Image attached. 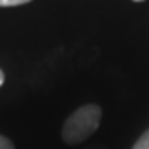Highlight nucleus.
I'll list each match as a JSON object with an SVG mask.
<instances>
[{"instance_id":"obj_1","label":"nucleus","mask_w":149,"mask_h":149,"mask_svg":"<svg viewBox=\"0 0 149 149\" xmlns=\"http://www.w3.org/2000/svg\"><path fill=\"white\" fill-rule=\"evenodd\" d=\"M101 108L96 104H85L78 108L66 118L63 128H61V138L66 144H80L91 138L95 131L100 128L101 123Z\"/></svg>"},{"instance_id":"obj_2","label":"nucleus","mask_w":149,"mask_h":149,"mask_svg":"<svg viewBox=\"0 0 149 149\" xmlns=\"http://www.w3.org/2000/svg\"><path fill=\"white\" fill-rule=\"evenodd\" d=\"M133 149H149V129L136 141V144L133 146Z\"/></svg>"},{"instance_id":"obj_3","label":"nucleus","mask_w":149,"mask_h":149,"mask_svg":"<svg viewBox=\"0 0 149 149\" xmlns=\"http://www.w3.org/2000/svg\"><path fill=\"white\" fill-rule=\"evenodd\" d=\"M30 0H0V7H15V5H23L28 3Z\"/></svg>"},{"instance_id":"obj_4","label":"nucleus","mask_w":149,"mask_h":149,"mask_svg":"<svg viewBox=\"0 0 149 149\" xmlns=\"http://www.w3.org/2000/svg\"><path fill=\"white\" fill-rule=\"evenodd\" d=\"M0 149H15V148H13V143L10 139H7L5 136L0 134Z\"/></svg>"},{"instance_id":"obj_5","label":"nucleus","mask_w":149,"mask_h":149,"mask_svg":"<svg viewBox=\"0 0 149 149\" xmlns=\"http://www.w3.org/2000/svg\"><path fill=\"white\" fill-rule=\"evenodd\" d=\"M3 81H5V74H3V71L0 70V86L3 85Z\"/></svg>"},{"instance_id":"obj_6","label":"nucleus","mask_w":149,"mask_h":149,"mask_svg":"<svg viewBox=\"0 0 149 149\" xmlns=\"http://www.w3.org/2000/svg\"><path fill=\"white\" fill-rule=\"evenodd\" d=\"M134 2H143V0H134Z\"/></svg>"}]
</instances>
